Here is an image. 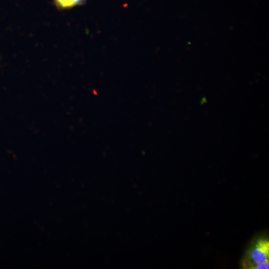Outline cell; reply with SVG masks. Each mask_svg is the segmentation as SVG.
<instances>
[{"label":"cell","instance_id":"1","mask_svg":"<svg viewBox=\"0 0 269 269\" xmlns=\"http://www.w3.org/2000/svg\"><path fill=\"white\" fill-rule=\"evenodd\" d=\"M269 242L267 239L258 240L251 248L249 258V264L246 267L248 269L255 265L269 262Z\"/></svg>","mask_w":269,"mask_h":269},{"label":"cell","instance_id":"3","mask_svg":"<svg viewBox=\"0 0 269 269\" xmlns=\"http://www.w3.org/2000/svg\"><path fill=\"white\" fill-rule=\"evenodd\" d=\"M269 268V262L256 264L251 268L254 269H268Z\"/></svg>","mask_w":269,"mask_h":269},{"label":"cell","instance_id":"2","mask_svg":"<svg viewBox=\"0 0 269 269\" xmlns=\"http://www.w3.org/2000/svg\"><path fill=\"white\" fill-rule=\"evenodd\" d=\"M55 6L59 10L72 8L84 4L87 0H53Z\"/></svg>","mask_w":269,"mask_h":269}]
</instances>
